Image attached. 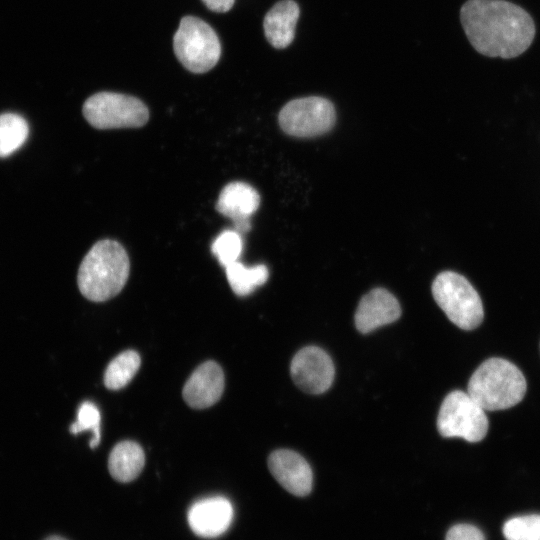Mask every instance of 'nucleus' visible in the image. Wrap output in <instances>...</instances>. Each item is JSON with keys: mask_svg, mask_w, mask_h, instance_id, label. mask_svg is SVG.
I'll return each instance as SVG.
<instances>
[{"mask_svg": "<svg viewBox=\"0 0 540 540\" xmlns=\"http://www.w3.org/2000/svg\"><path fill=\"white\" fill-rule=\"evenodd\" d=\"M460 20L473 48L487 57L515 58L535 37L531 15L505 0H468L461 7Z\"/></svg>", "mask_w": 540, "mask_h": 540, "instance_id": "f257e3e1", "label": "nucleus"}, {"mask_svg": "<svg viewBox=\"0 0 540 540\" xmlns=\"http://www.w3.org/2000/svg\"><path fill=\"white\" fill-rule=\"evenodd\" d=\"M129 271L130 261L124 247L114 240H100L80 264L77 276L79 290L91 301H106L122 290Z\"/></svg>", "mask_w": 540, "mask_h": 540, "instance_id": "f03ea898", "label": "nucleus"}, {"mask_svg": "<svg viewBox=\"0 0 540 540\" xmlns=\"http://www.w3.org/2000/svg\"><path fill=\"white\" fill-rule=\"evenodd\" d=\"M523 373L512 362L493 357L471 375L467 393L486 411L504 410L518 404L526 392Z\"/></svg>", "mask_w": 540, "mask_h": 540, "instance_id": "7ed1b4c3", "label": "nucleus"}, {"mask_svg": "<svg viewBox=\"0 0 540 540\" xmlns=\"http://www.w3.org/2000/svg\"><path fill=\"white\" fill-rule=\"evenodd\" d=\"M432 295L448 319L459 328L472 330L481 324L482 300L463 275L453 271L439 273L432 283Z\"/></svg>", "mask_w": 540, "mask_h": 540, "instance_id": "20e7f679", "label": "nucleus"}, {"mask_svg": "<svg viewBox=\"0 0 540 540\" xmlns=\"http://www.w3.org/2000/svg\"><path fill=\"white\" fill-rule=\"evenodd\" d=\"M173 50L179 62L190 72L201 74L219 61L221 44L214 29L202 19L184 16L173 37Z\"/></svg>", "mask_w": 540, "mask_h": 540, "instance_id": "39448f33", "label": "nucleus"}, {"mask_svg": "<svg viewBox=\"0 0 540 540\" xmlns=\"http://www.w3.org/2000/svg\"><path fill=\"white\" fill-rule=\"evenodd\" d=\"M83 115L97 129H113L141 127L147 123L149 111L134 96L103 91L84 102Z\"/></svg>", "mask_w": 540, "mask_h": 540, "instance_id": "423d86ee", "label": "nucleus"}, {"mask_svg": "<svg viewBox=\"0 0 540 540\" xmlns=\"http://www.w3.org/2000/svg\"><path fill=\"white\" fill-rule=\"evenodd\" d=\"M437 428L443 437L479 442L487 434L488 418L485 410L467 392L455 390L440 406Z\"/></svg>", "mask_w": 540, "mask_h": 540, "instance_id": "0eeeda50", "label": "nucleus"}, {"mask_svg": "<svg viewBox=\"0 0 540 540\" xmlns=\"http://www.w3.org/2000/svg\"><path fill=\"white\" fill-rule=\"evenodd\" d=\"M335 120L334 105L319 96L291 100L278 115L281 129L295 137H313L326 133L334 126Z\"/></svg>", "mask_w": 540, "mask_h": 540, "instance_id": "6e6552de", "label": "nucleus"}, {"mask_svg": "<svg viewBox=\"0 0 540 540\" xmlns=\"http://www.w3.org/2000/svg\"><path fill=\"white\" fill-rule=\"evenodd\" d=\"M290 373L300 389L310 394H321L332 385L335 369L331 357L323 349L307 346L293 357Z\"/></svg>", "mask_w": 540, "mask_h": 540, "instance_id": "1a4fd4ad", "label": "nucleus"}, {"mask_svg": "<svg viewBox=\"0 0 540 540\" xmlns=\"http://www.w3.org/2000/svg\"><path fill=\"white\" fill-rule=\"evenodd\" d=\"M234 516L231 502L223 496H212L194 502L187 512L191 530L203 538L225 533Z\"/></svg>", "mask_w": 540, "mask_h": 540, "instance_id": "9d476101", "label": "nucleus"}, {"mask_svg": "<svg viewBox=\"0 0 540 540\" xmlns=\"http://www.w3.org/2000/svg\"><path fill=\"white\" fill-rule=\"evenodd\" d=\"M268 467L277 482L295 496L311 492L313 473L308 462L292 450L279 449L268 458Z\"/></svg>", "mask_w": 540, "mask_h": 540, "instance_id": "9b49d317", "label": "nucleus"}, {"mask_svg": "<svg viewBox=\"0 0 540 540\" xmlns=\"http://www.w3.org/2000/svg\"><path fill=\"white\" fill-rule=\"evenodd\" d=\"M224 390V373L214 361L198 366L183 387L185 402L194 409H204L215 404Z\"/></svg>", "mask_w": 540, "mask_h": 540, "instance_id": "f8f14e48", "label": "nucleus"}, {"mask_svg": "<svg viewBox=\"0 0 540 540\" xmlns=\"http://www.w3.org/2000/svg\"><path fill=\"white\" fill-rule=\"evenodd\" d=\"M260 196L249 184L231 182L220 192L216 210L229 217L239 233L247 232L250 228V217L258 209Z\"/></svg>", "mask_w": 540, "mask_h": 540, "instance_id": "ddd939ff", "label": "nucleus"}, {"mask_svg": "<svg viewBox=\"0 0 540 540\" xmlns=\"http://www.w3.org/2000/svg\"><path fill=\"white\" fill-rule=\"evenodd\" d=\"M401 315L398 300L384 288H375L365 294L355 312V325L359 332L374 329L396 321Z\"/></svg>", "mask_w": 540, "mask_h": 540, "instance_id": "4468645a", "label": "nucleus"}, {"mask_svg": "<svg viewBox=\"0 0 540 540\" xmlns=\"http://www.w3.org/2000/svg\"><path fill=\"white\" fill-rule=\"evenodd\" d=\"M299 14V6L294 0H281L267 12L263 28L266 39L273 47L282 49L290 45Z\"/></svg>", "mask_w": 540, "mask_h": 540, "instance_id": "2eb2a0df", "label": "nucleus"}, {"mask_svg": "<svg viewBox=\"0 0 540 540\" xmlns=\"http://www.w3.org/2000/svg\"><path fill=\"white\" fill-rule=\"evenodd\" d=\"M144 463L145 454L142 447L133 441H122L112 449L108 469L116 481L126 483L138 477Z\"/></svg>", "mask_w": 540, "mask_h": 540, "instance_id": "dca6fc26", "label": "nucleus"}, {"mask_svg": "<svg viewBox=\"0 0 540 540\" xmlns=\"http://www.w3.org/2000/svg\"><path fill=\"white\" fill-rule=\"evenodd\" d=\"M225 272L230 287L238 296L249 295L256 287L263 285L269 276L263 264L246 267L238 261L225 267Z\"/></svg>", "mask_w": 540, "mask_h": 540, "instance_id": "f3484780", "label": "nucleus"}, {"mask_svg": "<svg viewBox=\"0 0 540 540\" xmlns=\"http://www.w3.org/2000/svg\"><path fill=\"white\" fill-rule=\"evenodd\" d=\"M141 364L136 351L127 350L116 356L104 373V384L110 390H119L126 386L137 373Z\"/></svg>", "mask_w": 540, "mask_h": 540, "instance_id": "a211bd4d", "label": "nucleus"}, {"mask_svg": "<svg viewBox=\"0 0 540 540\" xmlns=\"http://www.w3.org/2000/svg\"><path fill=\"white\" fill-rule=\"evenodd\" d=\"M29 127L26 120L15 113L0 115V157H7L27 140Z\"/></svg>", "mask_w": 540, "mask_h": 540, "instance_id": "6ab92c4d", "label": "nucleus"}, {"mask_svg": "<svg viewBox=\"0 0 540 540\" xmlns=\"http://www.w3.org/2000/svg\"><path fill=\"white\" fill-rule=\"evenodd\" d=\"M242 249L241 233L236 230H224L215 238L211 246L212 253L224 268L238 261Z\"/></svg>", "mask_w": 540, "mask_h": 540, "instance_id": "aec40b11", "label": "nucleus"}, {"mask_svg": "<svg viewBox=\"0 0 540 540\" xmlns=\"http://www.w3.org/2000/svg\"><path fill=\"white\" fill-rule=\"evenodd\" d=\"M506 540H540V515H522L508 519L502 528Z\"/></svg>", "mask_w": 540, "mask_h": 540, "instance_id": "412c9836", "label": "nucleus"}, {"mask_svg": "<svg viewBox=\"0 0 540 540\" xmlns=\"http://www.w3.org/2000/svg\"><path fill=\"white\" fill-rule=\"evenodd\" d=\"M100 421L101 416L97 406L89 401L83 402L77 412V420L70 426L72 434H79L89 430L93 434L90 440V447L95 448L100 442Z\"/></svg>", "mask_w": 540, "mask_h": 540, "instance_id": "4be33fe9", "label": "nucleus"}, {"mask_svg": "<svg viewBox=\"0 0 540 540\" xmlns=\"http://www.w3.org/2000/svg\"><path fill=\"white\" fill-rule=\"evenodd\" d=\"M445 540H485L483 532L471 524H457L452 526Z\"/></svg>", "mask_w": 540, "mask_h": 540, "instance_id": "5701e85b", "label": "nucleus"}, {"mask_svg": "<svg viewBox=\"0 0 540 540\" xmlns=\"http://www.w3.org/2000/svg\"><path fill=\"white\" fill-rule=\"evenodd\" d=\"M235 0H202V2L205 4V6L217 13H224L229 11Z\"/></svg>", "mask_w": 540, "mask_h": 540, "instance_id": "b1692460", "label": "nucleus"}, {"mask_svg": "<svg viewBox=\"0 0 540 540\" xmlns=\"http://www.w3.org/2000/svg\"><path fill=\"white\" fill-rule=\"evenodd\" d=\"M46 540H66V539L59 536H51V537H48Z\"/></svg>", "mask_w": 540, "mask_h": 540, "instance_id": "393cba45", "label": "nucleus"}]
</instances>
